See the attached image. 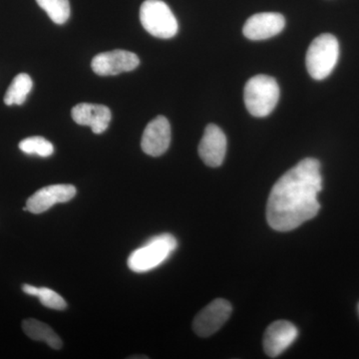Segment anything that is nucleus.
<instances>
[{"label": "nucleus", "mask_w": 359, "mask_h": 359, "mask_svg": "<svg viewBox=\"0 0 359 359\" xmlns=\"http://www.w3.org/2000/svg\"><path fill=\"white\" fill-rule=\"evenodd\" d=\"M321 190L320 161L302 160L271 189L266 205L269 226L278 231H290L313 219L320 209L318 196Z\"/></svg>", "instance_id": "nucleus-1"}, {"label": "nucleus", "mask_w": 359, "mask_h": 359, "mask_svg": "<svg viewBox=\"0 0 359 359\" xmlns=\"http://www.w3.org/2000/svg\"><path fill=\"white\" fill-rule=\"evenodd\" d=\"M280 99V87L275 78L259 74L250 78L245 86L244 100L250 114L266 117L275 109Z\"/></svg>", "instance_id": "nucleus-2"}, {"label": "nucleus", "mask_w": 359, "mask_h": 359, "mask_svg": "<svg viewBox=\"0 0 359 359\" xmlns=\"http://www.w3.org/2000/svg\"><path fill=\"white\" fill-rule=\"evenodd\" d=\"M178 242L171 233L151 238L130 255L128 266L135 273H146L161 266L176 250Z\"/></svg>", "instance_id": "nucleus-3"}, {"label": "nucleus", "mask_w": 359, "mask_h": 359, "mask_svg": "<svg viewBox=\"0 0 359 359\" xmlns=\"http://www.w3.org/2000/svg\"><path fill=\"white\" fill-rule=\"evenodd\" d=\"M339 57V44L337 37L323 33L309 45L306 65L309 74L314 80H323L334 71Z\"/></svg>", "instance_id": "nucleus-4"}, {"label": "nucleus", "mask_w": 359, "mask_h": 359, "mask_svg": "<svg viewBox=\"0 0 359 359\" xmlns=\"http://www.w3.org/2000/svg\"><path fill=\"white\" fill-rule=\"evenodd\" d=\"M141 25L146 32L161 39H170L178 32V21L162 0H146L140 8Z\"/></svg>", "instance_id": "nucleus-5"}, {"label": "nucleus", "mask_w": 359, "mask_h": 359, "mask_svg": "<svg viewBox=\"0 0 359 359\" xmlns=\"http://www.w3.org/2000/svg\"><path fill=\"white\" fill-rule=\"evenodd\" d=\"M231 311L230 302L223 299H215L196 316L194 332L201 337H211L230 318Z\"/></svg>", "instance_id": "nucleus-6"}, {"label": "nucleus", "mask_w": 359, "mask_h": 359, "mask_svg": "<svg viewBox=\"0 0 359 359\" xmlns=\"http://www.w3.org/2000/svg\"><path fill=\"white\" fill-rule=\"evenodd\" d=\"M140 59L133 52L116 49L103 52L92 59V70L100 76H113L138 67Z\"/></svg>", "instance_id": "nucleus-7"}, {"label": "nucleus", "mask_w": 359, "mask_h": 359, "mask_svg": "<svg viewBox=\"0 0 359 359\" xmlns=\"http://www.w3.org/2000/svg\"><path fill=\"white\" fill-rule=\"evenodd\" d=\"M76 195V188L72 185H51L40 189L32 197L28 198L25 211L32 214H42L58 203H67Z\"/></svg>", "instance_id": "nucleus-8"}, {"label": "nucleus", "mask_w": 359, "mask_h": 359, "mask_svg": "<svg viewBox=\"0 0 359 359\" xmlns=\"http://www.w3.org/2000/svg\"><path fill=\"white\" fill-rule=\"evenodd\" d=\"M171 143V126L164 116H158L149 122L142 136L141 148L152 157H159L169 149Z\"/></svg>", "instance_id": "nucleus-9"}, {"label": "nucleus", "mask_w": 359, "mask_h": 359, "mask_svg": "<svg viewBox=\"0 0 359 359\" xmlns=\"http://www.w3.org/2000/svg\"><path fill=\"white\" fill-rule=\"evenodd\" d=\"M285 26L283 15L276 13L255 14L245 21L243 33L248 39L259 41L276 36Z\"/></svg>", "instance_id": "nucleus-10"}, {"label": "nucleus", "mask_w": 359, "mask_h": 359, "mask_svg": "<svg viewBox=\"0 0 359 359\" xmlns=\"http://www.w3.org/2000/svg\"><path fill=\"white\" fill-rule=\"evenodd\" d=\"M297 328L287 320H276L266 328L264 337V348L269 358H278L297 339Z\"/></svg>", "instance_id": "nucleus-11"}, {"label": "nucleus", "mask_w": 359, "mask_h": 359, "mask_svg": "<svg viewBox=\"0 0 359 359\" xmlns=\"http://www.w3.org/2000/svg\"><path fill=\"white\" fill-rule=\"evenodd\" d=\"M198 151H199L201 159L207 166L212 168L221 166L226 157V135L217 125H208Z\"/></svg>", "instance_id": "nucleus-12"}, {"label": "nucleus", "mask_w": 359, "mask_h": 359, "mask_svg": "<svg viewBox=\"0 0 359 359\" xmlns=\"http://www.w3.org/2000/svg\"><path fill=\"white\" fill-rule=\"evenodd\" d=\"M73 120L78 125L89 126L95 134H102L109 127L112 114L107 106L80 103L71 111Z\"/></svg>", "instance_id": "nucleus-13"}, {"label": "nucleus", "mask_w": 359, "mask_h": 359, "mask_svg": "<svg viewBox=\"0 0 359 359\" xmlns=\"http://www.w3.org/2000/svg\"><path fill=\"white\" fill-rule=\"evenodd\" d=\"M23 332L28 337L37 341H43L51 348L60 349L62 347V340L57 334L46 323H41L33 318H28L22 323Z\"/></svg>", "instance_id": "nucleus-14"}, {"label": "nucleus", "mask_w": 359, "mask_h": 359, "mask_svg": "<svg viewBox=\"0 0 359 359\" xmlns=\"http://www.w3.org/2000/svg\"><path fill=\"white\" fill-rule=\"evenodd\" d=\"M33 82L32 77L26 73H20L14 78L11 86L7 89L4 96V103L7 106L22 105L32 92Z\"/></svg>", "instance_id": "nucleus-15"}, {"label": "nucleus", "mask_w": 359, "mask_h": 359, "mask_svg": "<svg viewBox=\"0 0 359 359\" xmlns=\"http://www.w3.org/2000/svg\"><path fill=\"white\" fill-rule=\"evenodd\" d=\"M22 290L26 294L39 297L42 306L45 308L55 309V311H65L67 308L65 299L48 287H37L33 285H23Z\"/></svg>", "instance_id": "nucleus-16"}, {"label": "nucleus", "mask_w": 359, "mask_h": 359, "mask_svg": "<svg viewBox=\"0 0 359 359\" xmlns=\"http://www.w3.org/2000/svg\"><path fill=\"white\" fill-rule=\"evenodd\" d=\"M36 2L56 25H65L69 20V0H36Z\"/></svg>", "instance_id": "nucleus-17"}, {"label": "nucleus", "mask_w": 359, "mask_h": 359, "mask_svg": "<svg viewBox=\"0 0 359 359\" xmlns=\"http://www.w3.org/2000/svg\"><path fill=\"white\" fill-rule=\"evenodd\" d=\"M20 149L27 155H37L39 157H49L54 153V146L43 137L34 136L26 138L20 143Z\"/></svg>", "instance_id": "nucleus-18"}, {"label": "nucleus", "mask_w": 359, "mask_h": 359, "mask_svg": "<svg viewBox=\"0 0 359 359\" xmlns=\"http://www.w3.org/2000/svg\"><path fill=\"white\" fill-rule=\"evenodd\" d=\"M358 311H359V306H358Z\"/></svg>", "instance_id": "nucleus-19"}]
</instances>
